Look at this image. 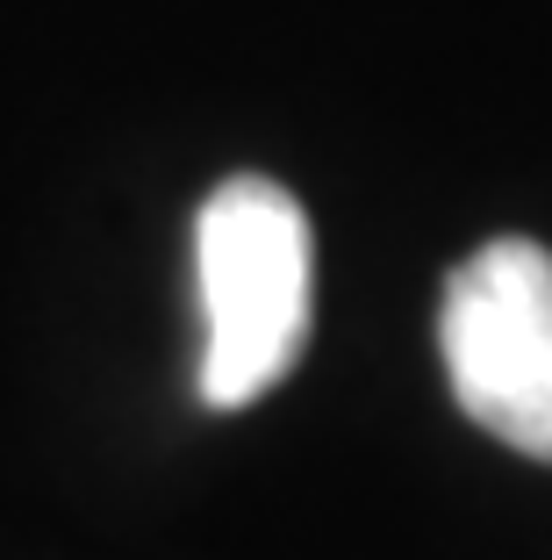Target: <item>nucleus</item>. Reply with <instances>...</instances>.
I'll return each instance as SVG.
<instances>
[{
	"label": "nucleus",
	"mask_w": 552,
	"mask_h": 560,
	"mask_svg": "<svg viewBox=\"0 0 552 560\" xmlns=\"http://www.w3.org/2000/svg\"><path fill=\"white\" fill-rule=\"evenodd\" d=\"M201 273V402L244 410L259 402L309 338V215L287 187L237 173L195 215Z\"/></svg>",
	"instance_id": "f257e3e1"
},
{
	"label": "nucleus",
	"mask_w": 552,
	"mask_h": 560,
	"mask_svg": "<svg viewBox=\"0 0 552 560\" xmlns=\"http://www.w3.org/2000/svg\"><path fill=\"white\" fill-rule=\"evenodd\" d=\"M459 410L503 445L552 460V252L495 237L445 280L438 316Z\"/></svg>",
	"instance_id": "f03ea898"
}]
</instances>
